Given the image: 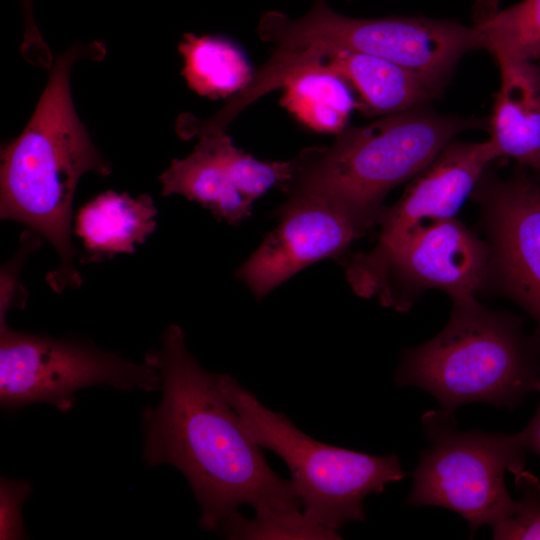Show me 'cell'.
I'll return each instance as SVG.
<instances>
[{
  "label": "cell",
  "mask_w": 540,
  "mask_h": 540,
  "mask_svg": "<svg viewBox=\"0 0 540 540\" xmlns=\"http://www.w3.org/2000/svg\"><path fill=\"white\" fill-rule=\"evenodd\" d=\"M144 359L158 369L162 391L159 404L142 414L144 459L182 472L200 506L201 528L217 532L243 505L257 515L302 510L291 479L269 466L215 373L189 352L181 327H166L161 346Z\"/></svg>",
  "instance_id": "1"
},
{
  "label": "cell",
  "mask_w": 540,
  "mask_h": 540,
  "mask_svg": "<svg viewBox=\"0 0 540 540\" xmlns=\"http://www.w3.org/2000/svg\"><path fill=\"white\" fill-rule=\"evenodd\" d=\"M105 54L104 44L94 41L72 45L55 60L26 127L1 150L0 217L27 225L54 246L60 262L46 280L57 293L82 284L71 240L77 184L88 172L111 173L76 113L70 72L77 60Z\"/></svg>",
  "instance_id": "2"
},
{
  "label": "cell",
  "mask_w": 540,
  "mask_h": 540,
  "mask_svg": "<svg viewBox=\"0 0 540 540\" xmlns=\"http://www.w3.org/2000/svg\"><path fill=\"white\" fill-rule=\"evenodd\" d=\"M488 129V119L446 115L428 106L347 126L330 145L291 159L282 191L325 199L362 236L385 209L386 195L428 166L460 133Z\"/></svg>",
  "instance_id": "3"
},
{
  "label": "cell",
  "mask_w": 540,
  "mask_h": 540,
  "mask_svg": "<svg viewBox=\"0 0 540 540\" xmlns=\"http://www.w3.org/2000/svg\"><path fill=\"white\" fill-rule=\"evenodd\" d=\"M446 326L432 339L403 352L394 379L431 394L455 414L483 402L514 409L540 386V332L521 318L482 306L475 297L452 300Z\"/></svg>",
  "instance_id": "4"
},
{
  "label": "cell",
  "mask_w": 540,
  "mask_h": 540,
  "mask_svg": "<svg viewBox=\"0 0 540 540\" xmlns=\"http://www.w3.org/2000/svg\"><path fill=\"white\" fill-rule=\"evenodd\" d=\"M215 379L250 437L285 462L302 511L315 523L338 532L348 522L365 521L364 499L405 477L395 454L371 455L320 442L232 376L215 373Z\"/></svg>",
  "instance_id": "5"
},
{
  "label": "cell",
  "mask_w": 540,
  "mask_h": 540,
  "mask_svg": "<svg viewBox=\"0 0 540 540\" xmlns=\"http://www.w3.org/2000/svg\"><path fill=\"white\" fill-rule=\"evenodd\" d=\"M257 33L273 52L347 50L376 56L410 70L441 94L460 60L482 49L474 25L424 16L354 18L334 11L326 0H314L299 18L268 11Z\"/></svg>",
  "instance_id": "6"
},
{
  "label": "cell",
  "mask_w": 540,
  "mask_h": 540,
  "mask_svg": "<svg viewBox=\"0 0 540 540\" xmlns=\"http://www.w3.org/2000/svg\"><path fill=\"white\" fill-rule=\"evenodd\" d=\"M422 424L429 446L420 453L408 505L458 513L471 537L481 526L492 528L516 512L505 473L524 470L527 449L518 433L461 431L455 414L443 409L426 412Z\"/></svg>",
  "instance_id": "7"
},
{
  "label": "cell",
  "mask_w": 540,
  "mask_h": 540,
  "mask_svg": "<svg viewBox=\"0 0 540 540\" xmlns=\"http://www.w3.org/2000/svg\"><path fill=\"white\" fill-rule=\"evenodd\" d=\"M93 385L152 392L161 389V376L145 359L139 364L90 344L16 331L0 313L2 408L15 410L43 402L67 412L76 392Z\"/></svg>",
  "instance_id": "8"
},
{
  "label": "cell",
  "mask_w": 540,
  "mask_h": 540,
  "mask_svg": "<svg viewBox=\"0 0 540 540\" xmlns=\"http://www.w3.org/2000/svg\"><path fill=\"white\" fill-rule=\"evenodd\" d=\"M490 259L488 242L453 217L416 228L377 266L348 282L358 296L407 312L429 289L451 300L475 297L488 284Z\"/></svg>",
  "instance_id": "9"
},
{
  "label": "cell",
  "mask_w": 540,
  "mask_h": 540,
  "mask_svg": "<svg viewBox=\"0 0 540 540\" xmlns=\"http://www.w3.org/2000/svg\"><path fill=\"white\" fill-rule=\"evenodd\" d=\"M480 206L491 252L489 280L540 332V182L518 165L508 178L485 170L471 196Z\"/></svg>",
  "instance_id": "10"
},
{
  "label": "cell",
  "mask_w": 540,
  "mask_h": 540,
  "mask_svg": "<svg viewBox=\"0 0 540 540\" xmlns=\"http://www.w3.org/2000/svg\"><path fill=\"white\" fill-rule=\"evenodd\" d=\"M495 144L453 140L421 172L409 181L401 198L385 207L376 245L353 255L346 267L347 280L377 266L416 228L455 217L465 200L495 159Z\"/></svg>",
  "instance_id": "11"
},
{
  "label": "cell",
  "mask_w": 540,
  "mask_h": 540,
  "mask_svg": "<svg viewBox=\"0 0 540 540\" xmlns=\"http://www.w3.org/2000/svg\"><path fill=\"white\" fill-rule=\"evenodd\" d=\"M290 175V160H258L237 148L226 132H218L199 137L193 152L174 159L159 180L162 195H182L218 220L238 224L270 188L282 190Z\"/></svg>",
  "instance_id": "12"
},
{
  "label": "cell",
  "mask_w": 540,
  "mask_h": 540,
  "mask_svg": "<svg viewBox=\"0 0 540 540\" xmlns=\"http://www.w3.org/2000/svg\"><path fill=\"white\" fill-rule=\"evenodd\" d=\"M278 213V226L236 271L258 299L305 267L340 257L359 238L347 220L316 195H289Z\"/></svg>",
  "instance_id": "13"
},
{
  "label": "cell",
  "mask_w": 540,
  "mask_h": 540,
  "mask_svg": "<svg viewBox=\"0 0 540 540\" xmlns=\"http://www.w3.org/2000/svg\"><path fill=\"white\" fill-rule=\"evenodd\" d=\"M277 60L286 77L310 68L339 75L355 95L356 110L366 117H383L429 106L442 96L410 70L369 54L333 50L287 53Z\"/></svg>",
  "instance_id": "14"
},
{
  "label": "cell",
  "mask_w": 540,
  "mask_h": 540,
  "mask_svg": "<svg viewBox=\"0 0 540 540\" xmlns=\"http://www.w3.org/2000/svg\"><path fill=\"white\" fill-rule=\"evenodd\" d=\"M500 73L488 118L490 140L500 157L511 158L540 178V63L493 55Z\"/></svg>",
  "instance_id": "15"
},
{
  "label": "cell",
  "mask_w": 540,
  "mask_h": 540,
  "mask_svg": "<svg viewBox=\"0 0 540 540\" xmlns=\"http://www.w3.org/2000/svg\"><path fill=\"white\" fill-rule=\"evenodd\" d=\"M157 209L149 195L136 198L112 190L82 206L74 222V234L86 250L81 262H98L117 254H131L156 229Z\"/></svg>",
  "instance_id": "16"
},
{
  "label": "cell",
  "mask_w": 540,
  "mask_h": 540,
  "mask_svg": "<svg viewBox=\"0 0 540 540\" xmlns=\"http://www.w3.org/2000/svg\"><path fill=\"white\" fill-rule=\"evenodd\" d=\"M281 88V105L301 124L319 133L338 134L348 126L356 110L350 86L328 70L297 71Z\"/></svg>",
  "instance_id": "17"
},
{
  "label": "cell",
  "mask_w": 540,
  "mask_h": 540,
  "mask_svg": "<svg viewBox=\"0 0 540 540\" xmlns=\"http://www.w3.org/2000/svg\"><path fill=\"white\" fill-rule=\"evenodd\" d=\"M179 52L183 77L202 96L230 98L249 84L254 73L244 52L224 37L188 33Z\"/></svg>",
  "instance_id": "18"
},
{
  "label": "cell",
  "mask_w": 540,
  "mask_h": 540,
  "mask_svg": "<svg viewBox=\"0 0 540 540\" xmlns=\"http://www.w3.org/2000/svg\"><path fill=\"white\" fill-rule=\"evenodd\" d=\"M482 49L540 63V0H521L505 9H478L474 22Z\"/></svg>",
  "instance_id": "19"
},
{
  "label": "cell",
  "mask_w": 540,
  "mask_h": 540,
  "mask_svg": "<svg viewBox=\"0 0 540 540\" xmlns=\"http://www.w3.org/2000/svg\"><path fill=\"white\" fill-rule=\"evenodd\" d=\"M217 532L229 539H340L338 532L325 528L304 512H286L243 517L240 512L225 520Z\"/></svg>",
  "instance_id": "20"
},
{
  "label": "cell",
  "mask_w": 540,
  "mask_h": 540,
  "mask_svg": "<svg viewBox=\"0 0 540 540\" xmlns=\"http://www.w3.org/2000/svg\"><path fill=\"white\" fill-rule=\"evenodd\" d=\"M516 512L492 527L496 540H540V482L524 470L514 474Z\"/></svg>",
  "instance_id": "21"
},
{
  "label": "cell",
  "mask_w": 540,
  "mask_h": 540,
  "mask_svg": "<svg viewBox=\"0 0 540 540\" xmlns=\"http://www.w3.org/2000/svg\"><path fill=\"white\" fill-rule=\"evenodd\" d=\"M32 491L26 481L2 478L0 482V539H23L21 507Z\"/></svg>",
  "instance_id": "22"
},
{
  "label": "cell",
  "mask_w": 540,
  "mask_h": 540,
  "mask_svg": "<svg viewBox=\"0 0 540 540\" xmlns=\"http://www.w3.org/2000/svg\"><path fill=\"white\" fill-rule=\"evenodd\" d=\"M25 32L21 44L23 57L32 65L47 68L54 58L44 42L32 15V0H22Z\"/></svg>",
  "instance_id": "23"
},
{
  "label": "cell",
  "mask_w": 540,
  "mask_h": 540,
  "mask_svg": "<svg viewBox=\"0 0 540 540\" xmlns=\"http://www.w3.org/2000/svg\"><path fill=\"white\" fill-rule=\"evenodd\" d=\"M538 392L540 393V386ZM518 436L527 451L535 453L540 458V401L533 417L526 427L518 433Z\"/></svg>",
  "instance_id": "24"
},
{
  "label": "cell",
  "mask_w": 540,
  "mask_h": 540,
  "mask_svg": "<svg viewBox=\"0 0 540 540\" xmlns=\"http://www.w3.org/2000/svg\"><path fill=\"white\" fill-rule=\"evenodd\" d=\"M540 179V178H539Z\"/></svg>",
  "instance_id": "25"
}]
</instances>
